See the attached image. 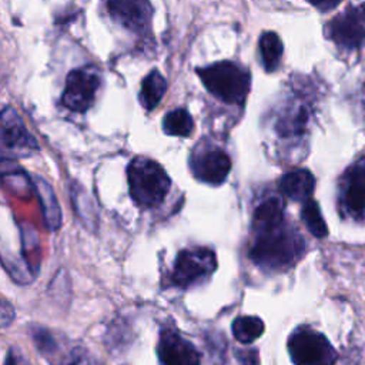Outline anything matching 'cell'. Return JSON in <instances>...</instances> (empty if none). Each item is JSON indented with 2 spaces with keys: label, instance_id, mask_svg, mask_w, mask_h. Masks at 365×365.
Instances as JSON below:
<instances>
[{
  "label": "cell",
  "instance_id": "cell-11",
  "mask_svg": "<svg viewBox=\"0 0 365 365\" xmlns=\"http://www.w3.org/2000/svg\"><path fill=\"white\" fill-rule=\"evenodd\" d=\"M311 118V101L308 96L294 93L279 108L275 120V131L281 138L295 140L301 138L307 130Z\"/></svg>",
  "mask_w": 365,
  "mask_h": 365
},
{
  "label": "cell",
  "instance_id": "cell-23",
  "mask_svg": "<svg viewBox=\"0 0 365 365\" xmlns=\"http://www.w3.org/2000/svg\"><path fill=\"white\" fill-rule=\"evenodd\" d=\"M238 362L241 365H258V352L255 349H245L237 352Z\"/></svg>",
  "mask_w": 365,
  "mask_h": 365
},
{
  "label": "cell",
  "instance_id": "cell-24",
  "mask_svg": "<svg viewBox=\"0 0 365 365\" xmlns=\"http://www.w3.org/2000/svg\"><path fill=\"white\" fill-rule=\"evenodd\" d=\"M307 1L321 11H328L335 9L341 0H307Z\"/></svg>",
  "mask_w": 365,
  "mask_h": 365
},
{
  "label": "cell",
  "instance_id": "cell-2",
  "mask_svg": "<svg viewBox=\"0 0 365 365\" xmlns=\"http://www.w3.org/2000/svg\"><path fill=\"white\" fill-rule=\"evenodd\" d=\"M128 190L133 201L141 208H155L167 197L171 180L154 160L135 157L127 167Z\"/></svg>",
  "mask_w": 365,
  "mask_h": 365
},
{
  "label": "cell",
  "instance_id": "cell-13",
  "mask_svg": "<svg viewBox=\"0 0 365 365\" xmlns=\"http://www.w3.org/2000/svg\"><path fill=\"white\" fill-rule=\"evenodd\" d=\"M107 9L111 19L128 30L138 34L148 31L153 16L150 0H108Z\"/></svg>",
  "mask_w": 365,
  "mask_h": 365
},
{
  "label": "cell",
  "instance_id": "cell-15",
  "mask_svg": "<svg viewBox=\"0 0 365 365\" xmlns=\"http://www.w3.org/2000/svg\"><path fill=\"white\" fill-rule=\"evenodd\" d=\"M33 182H34V188H36L40 205H41L44 222L50 231H56L61 222V211H60L57 197H56L51 185L40 175H36L33 178Z\"/></svg>",
  "mask_w": 365,
  "mask_h": 365
},
{
  "label": "cell",
  "instance_id": "cell-9",
  "mask_svg": "<svg viewBox=\"0 0 365 365\" xmlns=\"http://www.w3.org/2000/svg\"><path fill=\"white\" fill-rule=\"evenodd\" d=\"M190 170L198 181L210 185H220L227 180L231 171V160L224 150L204 145L192 151L190 157Z\"/></svg>",
  "mask_w": 365,
  "mask_h": 365
},
{
  "label": "cell",
  "instance_id": "cell-3",
  "mask_svg": "<svg viewBox=\"0 0 365 365\" xmlns=\"http://www.w3.org/2000/svg\"><path fill=\"white\" fill-rule=\"evenodd\" d=\"M205 88L227 104H242L250 91V74L232 61H218L197 70Z\"/></svg>",
  "mask_w": 365,
  "mask_h": 365
},
{
  "label": "cell",
  "instance_id": "cell-17",
  "mask_svg": "<svg viewBox=\"0 0 365 365\" xmlns=\"http://www.w3.org/2000/svg\"><path fill=\"white\" fill-rule=\"evenodd\" d=\"M261 63L267 71H274L279 66L282 57V43L277 33L265 31L259 37Z\"/></svg>",
  "mask_w": 365,
  "mask_h": 365
},
{
  "label": "cell",
  "instance_id": "cell-12",
  "mask_svg": "<svg viewBox=\"0 0 365 365\" xmlns=\"http://www.w3.org/2000/svg\"><path fill=\"white\" fill-rule=\"evenodd\" d=\"M160 365H200L197 348L174 328H163L157 344Z\"/></svg>",
  "mask_w": 365,
  "mask_h": 365
},
{
  "label": "cell",
  "instance_id": "cell-21",
  "mask_svg": "<svg viewBox=\"0 0 365 365\" xmlns=\"http://www.w3.org/2000/svg\"><path fill=\"white\" fill-rule=\"evenodd\" d=\"M57 365H100V362L83 346H73L57 359Z\"/></svg>",
  "mask_w": 365,
  "mask_h": 365
},
{
  "label": "cell",
  "instance_id": "cell-7",
  "mask_svg": "<svg viewBox=\"0 0 365 365\" xmlns=\"http://www.w3.org/2000/svg\"><path fill=\"white\" fill-rule=\"evenodd\" d=\"M325 36L341 50H355L365 44V3L351 6L336 14L325 27Z\"/></svg>",
  "mask_w": 365,
  "mask_h": 365
},
{
  "label": "cell",
  "instance_id": "cell-16",
  "mask_svg": "<svg viewBox=\"0 0 365 365\" xmlns=\"http://www.w3.org/2000/svg\"><path fill=\"white\" fill-rule=\"evenodd\" d=\"M165 90H167L165 78L157 70H153L143 80L141 91H140V103L145 110H153L158 106V103L164 97Z\"/></svg>",
  "mask_w": 365,
  "mask_h": 365
},
{
  "label": "cell",
  "instance_id": "cell-22",
  "mask_svg": "<svg viewBox=\"0 0 365 365\" xmlns=\"http://www.w3.org/2000/svg\"><path fill=\"white\" fill-rule=\"evenodd\" d=\"M3 365H30V364L16 346H10L6 354Z\"/></svg>",
  "mask_w": 365,
  "mask_h": 365
},
{
  "label": "cell",
  "instance_id": "cell-19",
  "mask_svg": "<svg viewBox=\"0 0 365 365\" xmlns=\"http://www.w3.org/2000/svg\"><path fill=\"white\" fill-rule=\"evenodd\" d=\"M194 128V121L190 113L184 108H177L165 114L163 118V130L168 135L188 137Z\"/></svg>",
  "mask_w": 365,
  "mask_h": 365
},
{
  "label": "cell",
  "instance_id": "cell-10",
  "mask_svg": "<svg viewBox=\"0 0 365 365\" xmlns=\"http://www.w3.org/2000/svg\"><path fill=\"white\" fill-rule=\"evenodd\" d=\"M1 151L3 155L13 158L29 157L38 151L36 138L11 107H4L1 113Z\"/></svg>",
  "mask_w": 365,
  "mask_h": 365
},
{
  "label": "cell",
  "instance_id": "cell-14",
  "mask_svg": "<svg viewBox=\"0 0 365 365\" xmlns=\"http://www.w3.org/2000/svg\"><path fill=\"white\" fill-rule=\"evenodd\" d=\"M315 187L314 175L304 168L294 170L282 175L279 181L281 192L291 201L305 202L311 198Z\"/></svg>",
  "mask_w": 365,
  "mask_h": 365
},
{
  "label": "cell",
  "instance_id": "cell-20",
  "mask_svg": "<svg viewBox=\"0 0 365 365\" xmlns=\"http://www.w3.org/2000/svg\"><path fill=\"white\" fill-rule=\"evenodd\" d=\"M301 218H302L305 227L308 228V231L314 237L322 238L328 234V228H327L325 220L321 214V210L312 198H309L308 201L304 202V207H302V211H301Z\"/></svg>",
  "mask_w": 365,
  "mask_h": 365
},
{
  "label": "cell",
  "instance_id": "cell-4",
  "mask_svg": "<svg viewBox=\"0 0 365 365\" xmlns=\"http://www.w3.org/2000/svg\"><path fill=\"white\" fill-rule=\"evenodd\" d=\"M287 348L295 365H335L338 358L327 336L311 327L297 328L289 335Z\"/></svg>",
  "mask_w": 365,
  "mask_h": 365
},
{
  "label": "cell",
  "instance_id": "cell-1",
  "mask_svg": "<svg viewBox=\"0 0 365 365\" xmlns=\"http://www.w3.org/2000/svg\"><path fill=\"white\" fill-rule=\"evenodd\" d=\"M251 234L250 259L261 269L274 272L288 269L304 254V238L287 221L279 197H269L255 208Z\"/></svg>",
  "mask_w": 365,
  "mask_h": 365
},
{
  "label": "cell",
  "instance_id": "cell-5",
  "mask_svg": "<svg viewBox=\"0 0 365 365\" xmlns=\"http://www.w3.org/2000/svg\"><path fill=\"white\" fill-rule=\"evenodd\" d=\"M217 269V257L207 247L185 248L178 252L171 272V284L181 289L195 287Z\"/></svg>",
  "mask_w": 365,
  "mask_h": 365
},
{
  "label": "cell",
  "instance_id": "cell-18",
  "mask_svg": "<svg viewBox=\"0 0 365 365\" xmlns=\"http://www.w3.org/2000/svg\"><path fill=\"white\" fill-rule=\"evenodd\" d=\"M232 334L235 336V339L241 344H252L254 341H257L265 327L264 322L258 318V317H251V315H242L234 319L232 322Z\"/></svg>",
  "mask_w": 365,
  "mask_h": 365
},
{
  "label": "cell",
  "instance_id": "cell-8",
  "mask_svg": "<svg viewBox=\"0 0 365 365\" xmlns=\"http://www.w3.org/2000/svg\"><path fill=\"white\" fill-rule=\"evenodd\" d=\"M98 87L100 74L94 67L76 68L67 76L61 101L68 110L84 113L93 106Z\"/></svg>",
  "mask_w": 365,
  "mask_h": 365
},
{
  "label": "cell",
  "instance_id": "cell-6",
  "mask_svg": "<svg viewBox=\"0 0 365 365\" xmlns=\"http://www.w3.org/2000/svg\"><path fill=\"white\" fill-rule=\"evenodd\" d=\"M341 214L354 221H365V157L358 158L342 174L338 185Z\"/></svg>",
  "mask_w": 365,
  "mask_h": 365
}]
</instances>
